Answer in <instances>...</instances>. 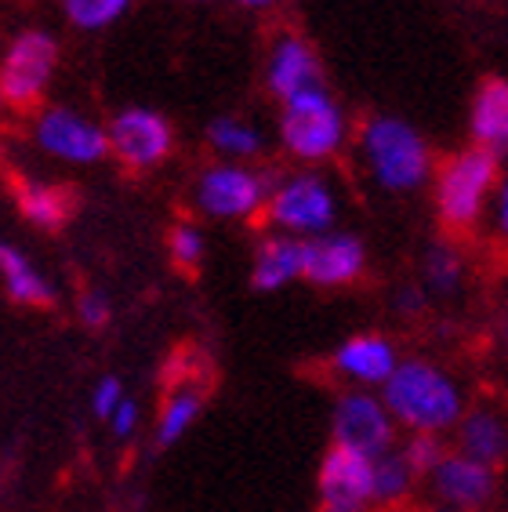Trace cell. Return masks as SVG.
Instances as JSON below:
<instances>
[{
	"instance_id": "9a60e30c",
	"label": "cell",
	"mask_w": 508,
	"mask_h": 512,
	"mask_svg": "<svg viewBox=\"0 0 508 512\" xmlns=\"http://www.w3.org/2000/svg\"><path fill=\"white\" fill-rule=\"evenodd\" d=\"M454 433H458V451L490 469H498L508 458V418L494 407H469Z\"/></svg>"
},
{
	"instance_id": "836d02e7",
	"label": "cell",
	"mask_w": 508,
	"mask_h": 512,
	"mask_svg": "<svg viewBox=\"0 0 508 512\" xmlns=\"http://www.w3.org/2000/svg\"><path fill=\"white\" fill-rule=\"evenodd\" d=\"M429 512H465V509H450V505H436V509H429Z\"/></svg>"
},
{
	"instance_id": "d6986e66",
	"label": "cell",
	"mask_w": 508,
	"mask_h": 512,
	"mask_svg": "<svg viewBox=\"0 0 508 512\" xmlns=\"http://www.w3.org/2000/svg\"><path fill=\"white\" fill-rule=\"evenodd\" d=\"M472 135L483 142V149L505 146L508 142V84L505 80H487L476 95L472 109Z\"/></svg>"
},
{
	"instance_id": "83f0119b",
	"label": "cell",
	"mask_w": 508,
	"mask_h": 512,
	"mask_svg": "<svg viewBox=\"0 0 508 512\" xmlns=\"http://www.w3.org/2000/svg\"><path fill=\"white\" fill-rule=\"evenodd\" d=\"M124 385H120L117 375H102L95 382V389H91V411H95V418H113L117 414V407L124 404Z\"/></svg>"
},
{
	"instance_id": "8fae6325",
	"label": "cell",
	"mask_w": 508,
	"mask_h": 512,
	"mask_svg": "<svg viewBox=\"0 0 508 512\" xmlns=\"http://www.w3.org/2000/svg\"><path fill=\"white\" fill-rule=\"evenodd\" d=\"M262 200H265L262 178L247 168H233V164L204 171L200 186H196V204L204 207L211 218H247L258 211Z\"/></svg>"
},
{
	"instance_id": "ac0fdd59",
	"label": "cell",
	"mask_w": 508,
	"mask_h": 512,
	"mask_svg": "<svg viewBox=\"0 0 508 512\" xmlns=\"http://www.w3.org/2000/svg\"><path fill=\"white\" fill-rule=\"evenodd\" d=\"M0 273H4V291H8L11 302L33 306V309L55 306V291H51V284L33 269V262L22 255L19 247L0 244Z\"/></svg>"
},
{
	"instance_id": "7a4b0ae2",
	"label": "cell",
	"mask_w": 508,
	"mask_h": 512,
	"mask_svg": "<svg viewBox=\"0 0 508 512\" xmlns=\"http://www.w3.org/2000/svg\"><path fill=\"white\" fill-rule=\"evenodd\" d=\"M363 153L371 164L374 178L392 193L418 189L429 175V153L418 131L407 128L403 120L381 117L363 128Z\"/></svg>"
},
{
	"instance_id": "52a82bcc",
	"label": "cell",
	"mask_w": 508,
	"mask_h": 512,
	"mask_svg": "<svg viewBox=\"0 0 508 512\" xmlns=\"http://www.w3.org/2000/svg\"><path fill=\"white\" fill-rule=\"evenodd\" d=\"M334 193L327 189V182L316 175H298L291 182L276 189L269 200V222L280 229H287V237H323L334 222Z\"/></svg>"
},
{
	"instance_id": "30bf717a",
	"label": "cell",
	"mask_w": 508,
	"mask_h": 512,
	"mask_svg": "<svg viewBox=\"0 0 508 512\" xmlns=\"http://www.w3.org/2000/svg\"><path fill=\"white\" fill-rule=\"evenodd\" d=\"M109 149L131 168H149L167 157L171 128L153 109H124L109 124Z\"/></svg>"
},
{
	"instance_id": "d4e9b609",
	"label": "cell",
	"mask_w": 508,
	"mask_h": 512,
	"mask_svg": "<svg viewBox=\"0 0 508 512\" xmlns=\"http://www.w3.org/2000/svg\"><path fill=\"white\" fill-rule=\"evenodd\" d=\"M425 284L440 295H454L461 284V258L450 247H432L425 258Z\"/></svg>"
},
{
	"instance_id": "f1b7e54d",
	"label": "cell",
	"mask_w": 508,
	"mask_h": 512,
	"mask_svg": "<svg viewBox=\"0 0 508 512\" xmlns=\"http://www.w3.org/2000/svg\"><path fill=\"white\" fill-rule=\"evenodd\" d=\"M77 316H80V324H84V327L98 331V327L109 324V302L102 295H95V291H88V295H80Z\"/></svg>"
},
{
	"instance_id": "5bb4252c",
	"label": "cell",
	"mask_w": 508,
	"mask_h": 512,
	"mask_svg": "<svg viewBox=\"0 0 508 512\" xmlns=\"http://www.w3.org/2000/svg\"><path fill=\"white\" fill-rule=\"evenodd\" d=\"M37 142L48 153L62 160H73V164H91V160L106 157L109 149V135L88 124V120H80L77 113H69V109H48L37 124Z\"/></svg>"
},
{
	"instance_id": "1f68e13d",
	"label": "cell",
	"mask_w": 508,
	"mask_h": 512,
	"mask_svg": "<svg viewBox=\"0 0 508 512\" xmlns=\"http://www.w3.org/2000/svg\"><path fill=\"white\" fill-rule=\"evenodd\" d=\"M498 233L508 240V178L501 182V189H498Z\"/></svg>"
},
{
	"instance_id": "5b68a950",
	"label": "cell",
	"mask_w": 508,
	"mask_h": 512,
	"mask_svg": "<svg viewBox=\"0 0 508 512\" xmlns=\"http://www.w3.org/2000/svg\"><path fill=\"white\" fill-rule=\"evenodd\" d=\"M280 131H284V142L294 157L323 160L342 146L345 120L338 113V106L327 99V91L316 84V88H305L302 95L287 99L284 128Z\"/></svg>"
},
{
	"instance_id": "e575fe53",
	"label": "cell",
	"mask_w": 508,
	"mask_h": 512,
	"mask_svg": "<svg viewBox=\"0 0 508 512\" xmlns=\"http://www.w3.org/2000/svg\"><path fill=\"white\" fill-rule=\"evenodd\" d=\"M505 342H508V320H505Z\"/></svg>"
},
{
	"instance_id": "4dcf8cb0",
	"label": "cell",
	"mask_w": 508,
	"mask_h": 512,
	"mask_svg": "<svg viewBox=\"0 0 508 512\" xmlns=\"http://www.w3.org/2000/svg\"><path fill=\"white\" fill-rule=\"evenodd\" d=\"M421 306H425V295H421L418 287H403L400 295H396V309L400 313H418Z\"/></svg>"
},
{
	"instance_id": "e0dca14e",
	"label": "cell",
	"mask_w": 508,
	"mask_h": 512,
	"mask_svg": "<svg viewBox=\"0 0 508 512\" xmlns=\"http://www.w3.org/2000/svg\"><path fill=\"white\" fill-rule=\"evenodd\" d=\"M316 77H320V69H316L313 48L302 37H284L276 44L273 62H269V88H273V95L294 99L305 88H316Z\"/></svg>"
},
{
	"instance_id": "44dd1931",
	"label": "cell",
	"mask_w": 508,
	"mask_h": 512,
	"mask_svg": "<svg viewBox=\"0 0 508 512\" xmlns=\"http://www.w3.org/2000/svg\"><path fill=\"white\" fill-rule=\"evenodd\" d=\"M204 411V393L196 385H178L175 393L167 396L164 407H160L157 418V444L160 447H175L182 436L189 433Z\"/></svg>"
},
{
	"instance_id": "484cf974",
	"label": "cell",
	"mask_w": 508,
	"mask_h": 512,
	"mask_svg": "<svg viewBox=\"0 0 508 512\" xmlns=\"http://www.w3.org/2000/svg\"><path fill=\"white\" fill-rule=\"evenodd\" d=\"M403 451V458L411 462V469L418 476H432L436 469L443 465V458H447V447H443V440L440 436H429V433H414V436H407V444L400 447Z\"/></svg>"
},
{
	"instance_id": "f546056e",
	"label": "cell",
	"mask_w": 508,
	"mask_h": 512,
	"mask_svg": "<svg viewBox=\"0 0 508 512\" xmlns=\"http://www.w3.org/2000/svg\"><path fill=\"white\" fill-rule=\"evenodd\" d=\"M135 425H138V404L127 396L124 404L117 407V414L109 418V429H113V436H120V440H127V436L135 433Z\"/></svg>"
},
{
	"instance_id": "7c38bea8",
	"label": "cell",
	"mask_w": 508,
	"mask_h": 512,
	"mask_svg": "<svg viewBox=\"0 0 508 512\" xmlns=\"http://www.w3.org/2000/svg\"><path fill=\"white\" fill-rule=\"evenodd\" d=\"M400 353H396V345L389 342L385 335H352L345 338L331 356V367L334 375L345 378L349 385H389V378L400 371Z\"/></svg>"
},
{
	"instance_id": "603a6c76",
	"label": "cell",
	"mask_w": 508,
	"mask_h": 512,
	"mask_svg": "<svg viewBox=\"0 0 508 512\" xmlns=\"http://www.w3.org/2000/svg\"><path fill=\"white\" fill-rule=\"evenodd\" d=\"M207 138H211V146L222 149V153H233V157H251L254 149H258V131L247 128V124H240V120L233 117H222L215 120L211 128H207Z\"/></svg>"
},
{
	"instance_id": "6da1fadb",
	"label": "cell",
	"mask_w": 508,
	"mask_h": 512,
	"mask_svg": "<svg viewBox=\"0 0 508 512\" xmlns=\"http://www.w3.org/2000/svg\"><path fill=\"white\" fill-rule=\"evenodd\" d=\"M381 400L396 418V425L411 436H443L447 429H458L469 411L461 385L429 360H403L400 371L381 389Z\"/></svg>"
},
{
	"instance_id": "8992f818",
	"label": "cell",
	"mask_w": 508,
	"mask_h": 512,
	"mask_svg": "<svg viewBox=\"0 0 508 512\" xmlns=\"http://www.w3.org/2000/svg\"><path fill=\"white\" fill-rule=\"evenodd\" d=\"M316 494L323 512H371L374 509V458L331 444L316 473Z\"/></svg>"
},
{
	"instance_id": "cb8c5ba5",
	"label": "cell",
	"mask_w": 508,
	"mask_h": 512,
	"mask_svg": "<svg viewBox=\"0 0 508 512\" xmlns=\"http://www.w3.org/2000/svg\"><path fill=\"white\" fill-rule=\"evenodd\" d=\"M66 15L80 30H102L113 19H120L127 8V0H62Z\"/></svg>"
},
{
	"instance_id": "ffe728a7",
	"label": "cell",
	"mask_w": 508,
	"mask_h": 512,
	"mask_svg": "<svg viewBox=\"0 0 508 512\" xmlns=\"http://www.w3.org/2000/svg\"><path fill=\"white\" fill-rule=\"evenodd\" d=\"M15 197H19L22 215L40 229H62L73 211V193L59 186H44V182H19Z\"/></svg>"
},
{
	"instance_id": "7402d4cb",
	"label": "cell",
	"mask_w": 508,
	"mask_h": 512,
	"mask_svg": "<svg viewBox=\"0 0 508 512\" xmlns=\"http://www.w3.org/2000/svg\"><path fill=\"white\" fill-rule=\"evenodd\" d=\"M414 480H418V473L403 458L400 447H392L389 454L374 458V505L407 502V494L414 491Z\"/></svg>"
},
{
	"instance_id": "3957f363",
	"label": "cell",
	"mask_w": 508,
	"mask_h": 512,
	"mask_svg": "<svg viewBox=\"0 0 508 512\" xmlns=\"http://www.w3.org/2000/svg\"><path fill=\"white\" fill-rule=\"evenodd\" d=\"M498 182V157L494 149H469L440 171L436 182V207H440L443 226L469 229L487 204L490 189Z\"/></svg>"
},
{
	"instance_id": "4fadbf2b",
	"label": "cell",
	"mask_w": 508,
	"mask_h": 512,
	"mask_svg": "<svg viewBox=\"0 0 508 512\" xmlns=\"http://www.w3.org/2000/svg\"><path fill=\"white\" fill-rule=\"evenodd\" d=\"M367 266V251L349 233H323L305 240V280L316 287L352 284Z\"/></svg>"
},
{
	"instance_id": "d6a6232c",
	"label": "cell",
	"mask_w": 508,
	"mask_h": 512,
	"mask_svg": "<svg viewBox=\"0 0 508 512\" xmlns=\"http://www.w3.org/2000/svg\"><path fill=\"white\" fill-rule=\"evenodd\" d=\"M240 4H247V8H265V4H273V0H240Z\"/></svg>"
},
{
	"instance_id": "ba28073f",
	"label": "cell",
	"mask_w": 508,
	"mask_h": 512,
	"mask_svg": "<svg viewBox=\"0 0 508 512\" xmlns=\"http://www.w3.org/2000/svg\"><path fill=\"white\" fill-rule=\"evenodd\" d=\"M59 59V48L48 33H22L11 40L8 55H4V69H0V95L11 106H26L44 91L51 69Z\"/></svg>"
},
{
	"instance_id": "9c48e42d",
	"label": "cell",
	"mask_w": 508,
	"mask_h": 512,
	"mask_svg": "<svg viewBox=\"0 0 508 512\" xmlns=\"http://www.w3.org/2000/svg\"><path fill=\"white\" fill-rule=\"evenodd\" d=\"M432 494L436 502L450 505V509H465V512H479L483 505L494 498L498 491V469L476 462L469 454L450 451L443 458V465L429 476Z\"/></svg>"
},
{
	"instance_id": "2e32d148",
	"label": "cell",
	"mask_w": 508,
	"mask_h": 512,
	"mask_svg": "<svg viewBox=\"0 0 508 512\" xmlns=\"http://www.w3.org/2000/svg\"><path fill=\"white\" fill-rule=\"evenodd\" d=\"M298 276H305V240H294L287 233L262 240V247L254 251L251 284L258 291H280Z\"/></svg>"
},
{
	"instance_id": "4316f807",
	"label": "cell",
	"mask_w": 508,
	"mask_h": 512,
	"mask_svg": "<svg viewBox=\"0 0 508 512\" xmlns=\"http://www.w3.org/2000/svg\"><path fill=\"white\" fill-rule=\"evenodd\" d=\"M171 258H175V266H182V269L200 266V258H204V237H200V229L189 226V222L175 226V233H171Z\"/></svg>"
},
{
	"instance_id": "277c9868",
	"label": "cell",
	"mask_w": 508,
	"mask_h": 512,
	"mask_svg": "<svg viewBox=\"0 0 508 512\" xmlns=\"http://www.w3.org/2000/svg\"><path fill=\"white\" fill-rule=\"evenodd\" d=\"M396 418L389 414L385 400L367 389H352L334 400L331 411V440L338 447L360 451L367 458H381L396 447Z\"/></svg>"
}]
</instances>
